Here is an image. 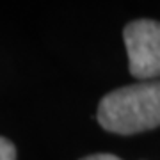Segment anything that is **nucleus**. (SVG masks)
I'll use <instances>...</instances> for the list:
<instances>
[{"label": "nucleus", "mask_w": 160, "mask_h": 160, "mask_svg": "<svg viewBox=\"0 0 160 160\" xmlns=\"http://www.w3.org/2000/svg\"><path fill=\"white\" fill-rule=\"evenodd\" d=\"M98 123L118 135L160 126V80L139 82L107 92L98 103Z\"/></svg>", "instance_id": "f257e3e1"}, {"label": "nucleus", "mask_w": 160, "mask_h": 160, "mask_svg": "<svg viewBox=\"0 0 160 160\" xmlns=\"http://www.w3.org/2000/svg\"><path fill=\"white\" fill-rule=\"evenodd\" d=\"M132 77L149 82L160 78V22L135 20L123 30Z\"/></svg>", "instance_id": "f03ea898"}, {"label": "nucleus", "mask_w": 160, "mask_h": 160, "mask_svg": "<svg viewBox=\"0 0 160 160\" xmlns=\"http://www.w3.org/2000/svg\"><path fill=\"white\" fill-rule=\"evenodd\" d=\"M0 160H16V148L6 137H0Z\"/></svg>", "instance_id": "7ed1b4c3"}, {"label": "nucleus", "mask_w": 160, "mask_h": 160, "mask_svg": "<svg viewBox=\"0 0 160 160\" xmlns=\"http://www.w3.org/2000/svg\"><path fill=\"white\" fill-rule=\"evenodd\" d=\"M80 160H121V158L116 157V155H110V153H98V155H89V157L80 158Z\"/></svg>", "instance_id": "20e7f679"}]
</instances>
